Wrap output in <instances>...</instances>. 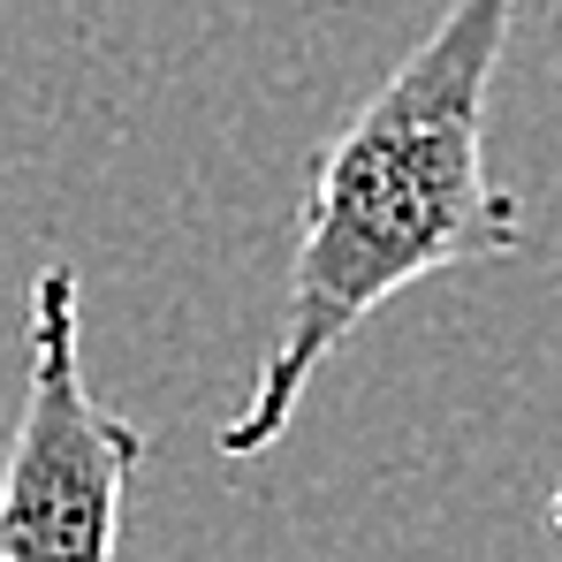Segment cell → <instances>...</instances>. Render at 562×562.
<instances>
[{
    "instance_id": "6da1fadb",
    "label": "cell",
    "mask_w": 562,
    "mask_h": 562,
    "mask_svg": "<svg viewBox=\"0 0 562 562\" xmlns=\"http://www.w3.org/2000/svg\"><path fill=\"white\" fill-rule=\"evenodd\" d=\"M525 0H449L441 23L319 145L296 205V259L221 457H267L319 366L411 281L525 244V198L486 176V99Z\"/></svg>"
},
{
    "instance_id": "7a4b0ae2",
    "label": "cell",
    "mask_w": 562,
    "mask_h": 562,
    "mask_svg": "<svg viewBox=\"0 0 562 562\" xmlns=\"http://www.w3.org/2000/svg\"><path fill=\"white\" fill-rule=\"evenodd\" d=\"M145 434L85 387V296L69 267L31 281L23 411L0 457V562H122Z\"/></svg>"
},
{
    "instance_id": "3957f363",
    "label": "cell",
    "mask_w": 562,
    "mask_h": 562,
    "mask_svg": "<svg viewBox=\"0 0 562 562\" xmlns=\"http://www.w3.org/2000/svg\"><path fill=\"white\" fill-rule=\"evenodd\" d=\"M548 525H555V540H562V479H555V494H548Z\"/></svg>"
}]
</instances>
